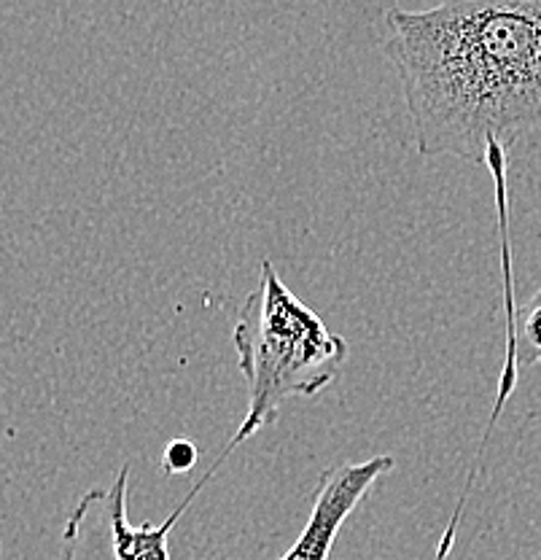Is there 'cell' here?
Wrapping results in <instances>:
<instances>
[{"mask_svg": "<svg viewBox=\"0 0 541 560\" xmlns=\"http://www.w3.org/2000/svg\"><path fill=\"white\" fill-rule=\"evenodd\" d=\"M517 364H541V285L515 313Z\"/></svg>", "mask_w": 541, "mask_h": 560, "instance_id": "5", "label": "cell"}, {"mask_svg": "<svg viewBox=\"0 0 541 560\" xmlns=\"http://www.w3.org/2000/svg\"><path fill=\"white\" fill-rule=\"evenodd\" d=\"M383 55L397 70L421 156L482 165L541 130V0H456L383 14Z\"/></svg>", "mask_w": 541, "mask_h": 560, "instance_id": "1", "label": "cell"}, {"mask_svg": "<svg viewBox=\"0 0 541 560\" xmlns=\"http://www.w3.org/2000/svg\"><path fill=\"white\" fill-rule=\"evenodd\" d=\"M393 469H397V458L388 453L324 469L313 490L310 517L281 560H329L331 547L351 512L366 499L372 486L380 477L391 475Z\"/></svg>", "mask_w": 541, "mask_h": 560, "instance_id": "4", "label": "cell"}, {"mask_svg": "<svg viewBox=\"0 0 541 560\" xmlns=\"http://www.w3.org/2000/svg\"><path fill=\"white\" fill-rule=\"evenodd\" d=\"M197 464V445L191 440H173L162 455V466L170 475H189Z\"/></svg>", "mask_w": 541, "mask_h": 560, "instance_id": "6", "label": "cell"}, {"mask_svg": "<svg viewBox=\"0 0 541 560\" xmlns=\"http://www.w3.org/2000/svg\"><path fill=\"white\" fill-rule=\"evenodd\" d=\"M232 346L246 377L248 410L230 440V451L275 423L283 401L307 399L329 388L345 364L348 340L302 302L278 276L270 256L259 265V283L237 311Z\"/></svg>", "mask_w": 541, "mask_h": 560, "instance_id": "2", "label": "cell"}, {"mask_svg": "<svg viewBox=\"0 0 541 560\" xmlns=\"http://www.w3.org/2000/svg\"><path fill=\"white\" fill-rule=\"evenodd\" d=\"M232 453L235 451L224 447L208 475L191 486L186 499L160 525H132L127 517V486L132 466L125 464L108 488H92L81 495L62 530L60 560H170V530Z\"/></svg>", "mask_w": 541, "mask_h": 560, "instance_id": "3", "label": "cell"}]
</instances>
